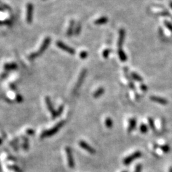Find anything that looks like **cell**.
<instances>
[{"label":"cell","instance_id":"7402d4cb","mask_svg":"<svg viewBox=\"0 0 172 172\" xmlns=\"http://www.w3.org/2000/svg\"><path fill=\"white\" fill-rule=\"evenodd\" d=\"M140 130L141 133H146L148 131V126L145 124H141L140 127Z\"/></svg>","mask_w":172,"mask_h":172},{"label":"cell","instance_id":"cb8c5ba5","mask_svg":"<svg viewBox=\"0 0 172 172\" xmlns=\"http://www.w3.org/2000/svg\"><path fill=\"white\" fill-rule=\"evenodd\" d=\"M148 122H149V127L152 130H155V124H154V120L152 118L149 117L148 119Z\"/></svg>","mask_w":172,"mask_h":172},{"label":"cell","instance_id":"5bb4252c","mask_svg":"<svg viewBox=\"0 0 172 172\" xmlns=\"http://www.w3.org/2000/svg\"><path fill=\"white\" fill-rule=\"evenodd\" d=\"M118 55L119 59L123 62H125L127 61V55L122 48H119L118 50Z\"/></svg>","mask_w":172,"mask_h":172},{"label":"cell","instance_id":"30bf717a","mask_svg":"<svg viewBox=\"0 0 172 172\" xmlns=\"http://www.w3.org/2000/svg\"><path fill=\"white\" fill-rule=\"evenodd\" d=\"M125 35H126V31L124 29L122 28L119 30V39L117 41V45L119 48H121L123 45L124 39H125Z\"/></svg>","mask_w":172,"mask_h":172},{"label":"cell","instance_id":"603a6c76","mask_svg":"<svg viewBox=\"0 0 172 172\" xmlns=\"http://www.w3.org/2000/svg\"><path fill=\"white\" fill-rule=\"evenodd\" d=\"M110 49H105L103 51V57L104 58H105V59H107V58L109 57V54H110Z\"/></svg>","mask_w":172,"mask_h":172},{"label":"cell","instance_id":"2e32d148","mask_svg":"<svg viewBox=\"0 0 172 172\" xmlns=\"http://www.w3.org/2000/svg\"><path fill=\"white\" fill-rule=\"evenodd\" d=\"M5 70H13L17 68V65L15 63H7L4 66Z\"/></svg>","mask_w":172,"mask_h":172},{"label":"cell","instance_id":"8fae6325","mask_svg":"<svg viewBox=\"0 0 172 172\" xmlns=\"http://www.w3.org/2000/svg\"><path fill=\"white\" fill-rule=\"evenodd\" d=\"M150 99H151V100L152 101L161 104L163 105H166V104H168V101L166 100L165 98H161V97L153 96H151Z\"/></svg>","mask_w":172,"mask_h":172},{"label":"cell","instance_id":"ffe728a7","mask_svg":"<svg viewBox=\"0 0 172 172\" xmlns=\"http://www.w3.org/2000/svg\"><path fill=\"white\" fill-rule=\"evenodd\" d=\"M23 140H24V143H23V149L24 151H27L29 149V141H28V138L27 137H23Z\"/></svg>","mask_w":172,"mask_h":172},{"label":"cell","instance_id":"484cf974","mask_svg":"<svg viewBox=\"0 0 172 172\" xmlns=\"http://www.w3.org/2000/svg\"><path fill=\"white\" fill-rule=\"evenodd\" d=\"M64 110V106L63 105H61V106L59 107V109L57 110V117H59L60 115H61V113L63 112Z\"/></svg>","mask_w":172,"mask_h":172},{"label":"cell","instance_id":"d6a6232c","mask_svg":"<svg viewBox=\"0 0 172 172\" xmlns=\"http://www.w3.org/2000/svg\"><path fill=\"white\" fill-rule=\"evenodd\" d=\"M140 89L141 90L143 91V92H145V91H147V86L145 84H141L140 85Z\"/></svg>","mask_w":172,"mask_h":172},{"label":"cell","instance_id":"83f0119b","mask_svg":"<svg viewBox=\"0 0 172 172\" xmlns=\"http://www.w3.org/2000/svg\"><path fill=\"white\" fill-rule=\"evenodd\" d=\"M8 168H10V169H12V170H14L16 172H21V170H20V168H19L18 167V166H17L13 165V166H8Z\"/></svg>","mask_w":172,"mask_h":172},{"label":"cell","instance_id":"52a82bcc","mask_svg":"<svg viewBox=\"0 0 172 172\" xmlns=\"http://www.w3.org/2000/svg\"><path fill=\"white\" fill-rule=\"evenodd\" d=\"M45 99V103H46L47 109H48L49 112H51V115L52 116V118L55 119V118L57 117V111H55L54 110L53 105H52V102H51V99H50V98H49V96H46Z\"/></svg>","mask_w":172,"mask_h":172},{"label":"cell","instance_id":"f1b7e54d","mask_svg":"<svg viewBox=\"0 0 172 172\" xmlns=\"http://www.w3.org/2000/svg\"><path fill=\"white\" fill-rule=\"evenodd\" d=\"M165 25L168 29H169L171 31H172V24L170 23H169V22L166 21H165Z\"/></svg>","mask_w":172,"mask_h":172},{"label":"cell","instance_id":"5b68a950","mask_svg":"<svg viewBox=\"0 0 172 172\" xmlns=\"http://www.w3.org/2000/svg\"><path fill=\"white\" fill-rule=\"evenodd\" d=\"M65 151L66 153V156H67L68 164L69 167L70 168H73L75 167V162L71 149L70 147H66L65 148Z\"/></svg>","mask_w":172,"mask_h":172},{"label":"cell","instance_id":"d6986e66","mask_svg":"<svg viewBox=\"0 0 172 172\" xmlns=\"http://www.w3.org/2000/svg\"><path fill=\"white\" fill-rule=\"evenodd\" d=\"M131 76L132 77V78L137 80L138 82H142L143 81V79L141 78V77L139 75H138L137 73H135V72H132L131 73Z\"/></svg>","mask_w":172,"mask_h":172},{"label":"cell","instance_id":"ab89813d","mask_svg":"<svg viewBox=\"0 0 172 172\" xmlns=\"http://www.w3.org/2000/svg\"><path fill=\"white\" fill-rule=\"evenodd\" d=\"M43 1H45V0H43Z\"/></svg>","mask_w":172,"mask_h":172},{"label":"cell","instance_id":"6da1fadb","mask_svg":"<svg viewBox=\"0 0 172 172\" xmlns=\"http://www.w3.org/2000/svg\"><path fill=\"white\" fill-rule=\"evenodd\" d=\"M65 122L64 121H61L58 123L56 125L54 126L52 128L50 129L49 130H45V131H44L41 133L40 135V138H46V137H52V136H53L55 133H57L58 131H59L60 128H61V127L64 126V124H65Z\"/></svg>","mask_w":172,"mask_h":172},{"label":"cell","instance_id":"4fadbf2b","mask_svg":"<svg viewBox=\"0 0 172 172\" xmlns=\"http://www.w3.org/2000/svg\"><path fill=\"white\" fill-rule=\"evenodd\" d=\"M108 21H109V19H108V17H107L105 16H103L94 21V24L103 25L108 23Z\"/></svg>","mask_w":172,"mask_h":172},{"label":"cell","instance_id":"9a60e30c","mask_svg":"<svg viewBox=\"0 0 172 172\" xmlns=\"http://www.w3.org/2000/svg\"><path fill=\"white\" fill-rule=\"evenodd\" d=\"M74 26H75L74 20H71L70 22V26H69V27H68V31H67V35L68 36V37H70V36H71L73 34V33L75 31Z\"/></svg>","mask_w":172,"mask_h":172},{"label":"cell","instance_id":"4316f807","mask_svg":"<svg viewBox=\"0 0 172 172\" xmlns=\"http://www.w3.org/2000/svg\"><path fill=\"white\" fill-rule=\"evenodd\" d=\"M161 149L162 151L164 152H168L170 151V147H169L168 145H163L162 147H161Z\"/></svg>","mask_w":172,"mask_h":172},{"label":"cell","instance_id":"e0dca14e","mask_svg":"<svg viewBox=\"0 0 172 172\" xmlns=\"http://www.w3.org/2000/svg\"><path fill=\"white\" fill-rule=\"evenodd\" d=\"M105 93V89L103 87H99L98 89H97L95 92H94L93 96L94 98H98L99 97H100L101 96H102L103 94H104Z\"/></svg>","mask_w":172,"mask_h":172},{"label":"cell","instance_id":"4dcf8cb0","mask_svg":"<svg viewBox=\"0 0 172 172\" xmlns=\"http://www.w3.org/2000/svg\"><path fill=\"white\" fill-rule=\"evenodd\" d=\"M141 168H142V166H141V164H138L137 165V166H136L135 172H141Z\"/></svg>","mask_w":172,"mask_h":172},{"label":"cell","instance_id":"f35d334b","mask_svg":"<svg viewBox=\"0 0 172 172\" xmlns=\"http://www.w3.org/2000/svg\"><path fill=\"white\" fill-rule=\"evenodd\" d=\"M122 172H127V171H122Z\"/></svg>","mask_w":172,"mask_h":172},{"label":"cell","instance_id":"f546056e","mask_svg":"<svg viewBox=\"0 0 172 172\" xmlns=\"http://www.w3.org/2000/svg\"><path fill=\"white\" fill-rule=\"evenodd\" d=\"M16 101L18 103H21L23 101V98L21 94H17L16 95Z\"/></svg>","mask_w":172,"mask_h":172},{"label":"cell","instance_id":"44dd1931","mask_svg":"<svg viewBox=\"0 0 172 172\" xmlns=\"http://www.w3.org/2000/svg\"><path fill=\"white\" fill-rule=\"evenodd\" d=\"M81 30H82V26L81 24H80V23H78L77 24L76 26V28H75V31H74V33L75 35H79L80 32H81Z\"/></svg>","mask_w":172,"mask_h":172},{"label":"cell","instance_id":"e575fe53","mask_svg":"<svg viewBox=\"0 0 172 172\" xmlns=\"http://www.w3.org/2000/svg\"><path fill=\"white\" fill-rule=\"evenodd\" d=\"M129 87L131 89H135V85H134V84H133L132 80H129Z\"/></svg>","mask_w":172,"mask_h":172},{"label":"cell","instance_id":"d590c367","mask_svg":"<svg viewBox=\"0 0 172 172\" xmlns=\"http://www.w3.org/2000/svg\"><path fill=\"white\" fill-rule=\"evenodd\" d=\"M7 74H8V73H3V75H2V76H1V77H2V79H3L5 77H7Z\"/></svg>","mask_w":172,"mask_h":172},{"label":"cell","instance_id":"8992f818","mask_svg":"<svg viewBox=\"0 0 172 172\" xmlns=\"http://www.w3.org/2000/svg\"><path fill=\"white\" fill-rule=\"evenodd\" d=\"M27 13H26V21L28 24H31L33 22V5L31 3H28L27 4Z\"/></svg>","mask_w":172,"mask_h":172},{"label":"cell","instance_id":"8d00e7d4","mask_svg":"<svg viewBox=\"0 0 172 172\" xmlns=\"http://www.w3.org/2000/svg\"><path fill=\"white\" fill-rule=\"evenodd\" d=\"M169 172H172V167H171L170 168V170H169Z\"/></svg>","mask_w":172,"mask_h":172},{"label":"cell","instance_id":"ba28073f","mask_svg":"<svg viewBox=\"0 0 172 172\" xmlns=\"http://www.w3.org/2000/svg\"><path fill=\"white\" fill-rule=\"evenodd\" d=\"M86 73H87V70H86L85 69H84V70H83L81 71V73H80V75L79 77L78 80H77V84H76L75 86L74 92H76V91L77 90H78L79 89L80 87V86L82 85V83L84 82V79H85V77Z\"/></svg>","mask_w":172,"mask_h":172},{"label":"cell","instance_id":"d4e9b609","mask_svg":"<svg viewBox=\"0 0 172 172\" xmlns=\"http://www.w3.org/2000/svg\"><path fill=\"white\" fill-rule=\"evenodd\" d=\"M79 56H80V57L81 58V59H85L86 57H87V56H88V53H87V52H86V51H82V52H80V54H79Z\"/></svg>","mask_w":172,"mask_h":172},{"label":"cell","instance_id":"1f68e13d","mask_svg":"<svg viewBox=\"0 0 172 172\" xmlns=\"http://www.w3.org/2000/svg\"><path fill=\"white\" fill-rule=\"evenodd\" d=\"M11 24H12V21L9 20V19H7V20H5L4 21L1 22V24H5V25H7V26H10Z\"/></svg>","mask_w":172,"mask_h":172},{"label":"cell","instance_id":"3957f363","mask_svg":"<svg viewBox=\"0 0 172 172\" xmlns=\"http://www.w3.org/2000/svg\"><path fill=\"white\" fill-rule=\"evenodd\" d=\"M141 156V152L140 151L135 152L134 153L130 155V156L126 157L123 161V163L125 165H128L130 163H132L133 161L140 158Z\"/></svg>","mask_w":172,"mask_h":172},{"label":"cell","instance_id":"7c38bea8","mask_svg":"<svg viewBox=\"0 0 172 172\" xmlns=\"http://www.w3.org/2000/svg\"><path fill=\"white\" fill-rule=\"evenodd\" d=\"M136 125H137V120H136V119H130L129 121V126L128 128H127V132L129 133L133 131V129L135 128Z\"/></svg>","mask_w":172,"mask_h":172},{"label":"cell","instance_id":"9c48e42d","mask_svg":"<svg viewBox=\"0 0 172 172\" xmlns=\"http://www.w3.org/2000/svg\"><path fill=\"white\" fill-rule=\"evenodd\" d=\"M79 145L81 148H82L83 149H84L85 151H86L87 152H88L89 153L94 154L96 153V150L94 149L92 147H91L87 143H86L85 141H79Z\"/></svg>","mask_w":172,"mask_h":172},{"label":"cell","instance_id":"74e56055","mask_svg":"<svg viewBox=\"0 0 172 172\" xmlns=\"http://www.w3.org/2000/svg\"><path fill=\"white\" fill-rule=\"evenodd\" d=\"M170 5L171 8H172V1H170Z\"/></svg>","mask_w":172,"mask_h":172},{"label":"cell","instance_id":"836d02e7","mask_svg":"<svg viewBox=\"0 0 172 172\" xmlns=\"http://www.w3.org/2000/svg\"><path fill=\"white\" fill-rule=\"evenodd\" d=\"M26 133L29 135H33L35 134V131L32 129H27L26 130Z\"/></svg>","mask_w":172,"mask_h":172},{"label":"cell","instance_id":"ac0fdd59","mask_svg":"<svg viewBox=\"0 0 172 172\" xmlns=\"http://www.w3.org/2000/svg\"><path fill=\"white\" fill-rule=\"evenodd\" d=\"M105 124L107 128H111L113 126V121L110 117H107L105 119Z\"/></svg>","mask_w":172,"mask_h":172},{"label":"cell","instance_id":"7a4b0ae2","mask_svg":"<svg viewBox=\"0 0 172 172\" xmlns=\"http://www.w3.org/2000/svg\"><path fill=\"white\" fill-rule=\"evenodd\" d=\"M51 38L46 37L45 39H44L42 44H41V47H40L39 50H38L37 52H33V53H32L31 55H30L29 57V59L31 60L34 59L36 57H37L39 56V55H40L41 54L43 53V52H45V51H46V49L48 48L49 44H50V43H51Z\"/></svg>","mask_w":172,"mask_h":172},{"label":"cell","instance_id":"277c9868","mask_svg":"<svg viewBox=\"0 0 172 172\" xmlns=\"http://www.w3.org/2000/svg\"><path fill=\"white\" fill-rule=\"evenodd\" d=\"M56 45L59 49L63 50L64 51L68 52V53L71 55H74L75 53V51L74 49H73L70 46L66 45L65 43H64L61 41H57L56 42Z\"/></svg>","mask_w":172,"mask_h":172}]
</instances>
